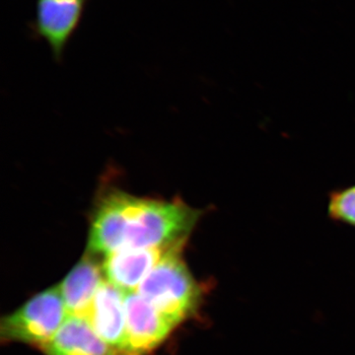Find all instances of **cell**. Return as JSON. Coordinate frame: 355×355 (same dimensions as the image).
I'll return each mask as SVG.
<instances>
[{
    "label": "cell",
    "mask_w": 355,
    "mask_h": 355,
    "mask_svg": "<svg viewBox=\"0 0 355 355\" xmlns=\"http://www.w3.org/2000/svg\"><path fill=\"white\" fill-rule=\"evenodd\" d=\"M103 277L102 263L93 254H86L73 266L58 286L69 316L86 319Z\"/></svg>",
    "instance_id": "ba28073f"
},
{
    "label": "cell",
    "mask_w": 355,
    "mask_h": 355,
    "mask_svg": "<svg viewBox=\"0 0 355 355\" xmlns=\"http://www.w3.org/2000/svg\"><path fill=\"white\" fill-rule=\"evenodd\" d=\"M60 286L46 289L28 300L0 323V336L6 342L44 347L67 320Z\"/></svg>",
    "instance_id": "3957f363"
},
{
    "label": "cell",
    "mask_w": 355,
    "mask_h": 355,
    "mask_svg": "<svg viewBox=\"0 0 355 355\" xmlns=\"http://www.w3.org/2000/svg\"><path fill=\"white\" fill-rule=\"evenodd\" d=\"M203 214L181 198L137 197L106 187L90 212L88 254L103 259L123 249L186 244Z\"/></svg>",
    "instance_id": "6da1fadb"
},
{
    "label": "cell",
    "mask_w": 355,
    "mask_h": 355,
    "mask_svg": "<svg viewBox=\"0 0 355 355\" xmlns=\"http://www.w3.org/2000/svg\"><path fill=\"white\" fill-rule=\"evenodd\" d=\"M125 338L118 355H147L158 347L175 324L137 292L125 293Z\"/></svg>",
    "instance_id": "277c9868"
},
{
    "label": "cell",
    "mask_w": 355,
    "mask_h": 355,
    "mask_svg": "<svg viewBox=\"0 0 355 355\" xmlns=\"http://www.w3.org/2000/svg\"><path fill=\"white\" fill-rule=\"evenodd\" d=\"M88 0H37L30 24L33 34L44 40L53 57L60 60L83 19Z\"/></svg>",
    "instance_id": "5b68a950"
},
{
    "label": "cell",
    "mask_w": 355,
    "mask_h": 355,
    "mask_svg": "<svg viewBox=\"0 0 355 355\" xmlns=\"http://www.w3.org/2000/svg\"><path fill=\"white\" fill-rule=\"evenodd\" d=\"M328 214L334 221L355 227V184L331 191Z\"/></svg>",
    "instance_id": "30bf717a"
},
{
    "label": "cell",
    "mask_w": 355,
    "mask_h": 355,
    "mask_svg": "<svg viewBox=\"0 0 355 355\" xmlns=\"http://www.w3.org/2000/svg\"><path fill=\"white\" fill-rule=\"evenodd\" d=\"M46 355H118L103 340L87 320L67 316L50 342L41 349Z\"/></svg>",
    "instance_id": "9c48e42d"
},
{
    "label": "cell",
    "mask_w": 355,
    "mask_h": 355,
    "mask_svg": "<svg viewBox=\"0 0 355 355\" xmlns=\"http://www.w3.org/2000/svg\"><path fill=\"white\" fill-rule=\"evenodd\" d=\"M173 247L123 249L114 252L104 257L102 261L105 277L125 293L135 291Z\"/></svg>",
    "instance_id": "52a82bcc"
},
{
    "label": "cell",
    "mask_w": 355,
    "mask_h": 355,
    "mask_svg": "<svg viewBox=\"0 0 355 355\" xmlns=\"http://www.w3.org/2000/svg\"><path fill=\"white\" fill-rule=\"evenodd\" d=\"M86 320L103 340L120 352L127 327L125 292L105 279L96 292Z\"/></svg>",
    "instance_id": "8992f818"
},
{
    "label": "cell",
    "mask_w": 355,
    "mask_h": 355,
    "mask_svg": "<svg viewBox=\"0 0 355 355\" xmlns=\"http://www.w3.org/2000/svg\"><path fill=\"white\" fill-rule=\"evenodd\" d=\"M184 246L171 248L135 291L175 326L193 316L202 299V289L182 258Z\"/></svg>",
    "instance_id": "7a4b0ae2"
}]
</instances>
